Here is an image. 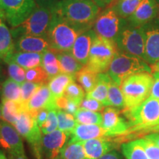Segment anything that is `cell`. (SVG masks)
<instances>
[{
    "instance_id": "cell-23",
    "label": "cell",
    "mask_w": 159,
    "mask_h": 159,
    "mask_svg": "<svg viewBox=\"0 0 159 159\" xmlns=\"http://www.w3.org/2000/svg\"><path fill=\"white\" fill-rule=\"evenodd\" d=\"M15 52L14 40L4 17L0 14V59L4 60Z\"/></svg>"
},
{
    "instance_id": "cell-48",
    "label": "cell",
    "mask_w": 159,
    "mask_h": 159,
    "mask_svg": "<svg viewBox=\"0 0 159 159\" xmlns=\"http://www.w3.org/2000/svg\"><path fill=\"white\" fill-rule=\"evenodd\" d=\"M99 159H122V158L117 151L112 150L108 152V153L105 154L104 156L99 158Z\"/></svg>"
},
{
    "instance_id": "cell-58",
    "label": "cell",
    "mask_w": 159,
    "mask_h": 159,
    "mask_svg": "<svg viewBox=\"0 0 159 159\" xmlns=\"http://www.w3.org/2000/svg\"><path fill=\"white\" fill-rule=\"evenodd\" d=\"M158 18H159V13H158Z\"/></svg>"
},
{
    "instance_id": "cell-28",
    "label": "cell",
    "mask_w": 159,
    "mask_h": 159,
    "mask_svg": "<svg viewBox=\"0 0 159 159\" xmlns=\"http://www.w3.org/2000/svg\"><path fill=\"white\" fill-rule=\"evenodd\" d=\"M0 93H1L2 99L21 102V84L16 82L11 78L6 79L2 83L0 89Z\"/></svg>"
},
{
    "instance_id": "cell-39",
    "label": "cell",
    "mask_w": 159,
    "mask_h": 159,
    "mask_svg": "<svg viewBox=\"0 0 159 159\" xmlns=\"http://www.w3.org/2000/svg\"><path fill=\"white\" fill-rule=\"evenodd\" d=\"M64 95L71 100L75 101L77 104H80L85 97V91L80 85L77 84L75 81H72L69 83L66 89Z\"/></svg>"
},
{
    "instance_id": "cell-26",
    "label": "cell",
    "mask_w": 159,
    "mask_h": 159,
    "mask_svg": "<svg viewBox=\"0 0 159 159\" xmlns=\"http://www.w3.org/2000/svg\"><path fill=\"white\" fill-rule=\"evenodd\" d=\"M57 59H58L60 68L62 73L73 75L75 77L77 72L82 69L84 66L80 63L73 56L70 51L56 52Z\"/></svg>"
},
{
    "instance_id": "cell-7",
    "label": "cell",
    "mask_w": 159,
    "mask_h": 159,
    "mask_svg": "<svg viewBox=\"0 0 159 159\" xmlns=\"http://www.w3.org/2000/svg\"><path fill=\"white\" fill-rule=\"evenodd\" d=\"M118 48L116 43L97 35L93 41L89 61L85 68L96 73H105L108 71Z\"/></svg>"
},
{
    "instance_id": "cell-29",
    "label": "cell",
    "mask_w": 159,
    "mask_h": 159,
    "mask_svg": "<svg viewBox=\"0 0 159 159\" xmlns=\"http://www.w3.org/2000/svg\"><path fill=\"white\" fill-rule=\"evenodd\" d=\"M41 66L47 71L50 79L60 73H62L61 71V68H60L59 61L56 52L52 49H49L42 53Z\"/></svg>"
},
{
    "instance_id": "cell-20",
    "label": "cell",
    "mask_w": 159,
    "mask_h": 159,
    "mask_svg": "<svg viewBox=\"0 0 159 159\" xmlns=\"http://www.w3.org/2000/svg\"><path fill=\"white\" fill-rule=\"evenodd\" d=\"M43 108L48 110L56 108L55 99L47 85H40L27 103V110L29 111H37Z\"/></svg>"
},
{
    "instance_id": "cell-54",
    "label": "cell",
    "mask_w": 159,
    "mask_h": 159,
    "mask_svg": "<svg viewBox=\"0 0 159 159\" xmlns=\"http://www.w3.org/2000/svg\"><path fill=\"white\" fill-rule=\"evenodd\" d=\"M0 159H9L7 156H6L5 152H4L3 150H2L1 149H0Z\"/></svg>"
},
{
    "instance_id": "cell-50",
    "label": "cell",
    "mask_w": 159,
    "mask_h": 159,
    "mask_svg": "<svg viewBox=\"0 0 159 159\" xmlns=\"http://www.w3.org/2000/svg\"><path fill=\"white\" fill-rule=\"evenodd\" d=\"M144 138L150 139V141L153 142L157 146L159 147V132L152 133V134H150L147 135V136H145Z\"/></svg>"
},
{
    "instance_id": "cell-34",
    "label": "cell",
    "mask_w": 159,
    "mask_h": 159,
    "mask_svg": "<svg viewBox=\"0 0 159 159\" xmlns=\"http://www.w3.org/2000/svg\"><path fill=\"white\" fill-rule=\"evenodd\" d=\"M108 102V106L114 107L119 110H122L125 108L124 97L121 87L113 80H111L109 85Z\"/></svg>"
},
{
    "instance_id": "cell-38",
    "label": "cell",
    "mask_w": 159,
    "mask_h": 159,
    "mask_svg": "<svg viewBox=\"0 0 159 159\" xmlns=\"http://www.w3.org/2000/svg\"><path fill=\"white\" fill-rule=\"evenodd\" d=\"M5 63L7 66V72L10 78L17 82L19 84H22L26 80V70L17 63L12 61H5Z\"/></svg>"
},
{
    "instance_id": "cell-9",
    "label": "cell",
    "mask_w": 159,
    "mask_h": 159,
    "mask_svg": "<svg viewBox=\"0 0 159 159\" xmlns=\"http://www.w3.org/2000/svg\"><path fill=\"white\" fill-rule=\"evenodd\" d=\"M118 50L139 57L144 60L145 39L142 27H137L128 23L122 29L116 40Z\"/></svg>"
},
{
    "instance_id": "cell-11",
    "label": "cell",
    "mask_w": 159,
    "mask_h": 159,
    "mask_svg": "<svg viewBox=\"0 0 159 159\" xmlns=\"http://www.w3.org/2000/svg\"><path fill=\"white\" fill-rule=\"evenodd\" d=\"M71 134L56 130L43 135L36 159H57L63 147L69 142Z\"/></svg>"
},
{
    "instance_id": "cell-31",
    "label": "cell",
    "mask_w": 159,
    "mask_h": 159,
    "mask_svg": "<svg viewBox=\"0 0 159 159\" xmlns=\"http://www.w3.org/2000/svg\"><path fill=\"white\" fill-rule=\"evenodd\" d=\"M98 73L89 70L85 67L81 69L75 75V79L77 80L79 84L84 89L85 92L89 93L94 88L98 77Z\"/></svg>"
},
{
    "instance_id": "cell-27",
    "label": "cell",
    "mask_w": 159,
    "mask_h": 159,
    "mask_svg": "<svg viewBox=\"0 0 159 159\" xmlns=\"http://www.w3.org/2000/svg\"><path fill=\"white\" fill-rule=\"evenodd\" d=\"M74 80H75V76L66 73H60L52 77L48 83V87L53 97L56 99L63 96L67 86Z\"/></svg>"
},
{
    "instance_id": "cell-2",
    "label": "cell",
    "mask_w": 159,
    "mask_h": 159,
    "mask_svg": "<svg viewBox=\"0 0 159 159\" xmlns=\"http://www.w3.org/2000/svg\"><path fill=\"white\" fill-rule=\"evenodd\" d=\"M122 113L128 121V134L142 136L154 133L153 128L159 125V99L149 97L144 102L134 108L122 109Z\"/></svg>"
},
{
    "instance_id": "cell-10",
    "label": "cell",
    "mask_w": 159,
    "mask_h": 159,
    "mask_svg": "<svg viewBox=\"0 0 159 159\" xmlns=\"http://www.w3.org/2000/svg\"><path fill=\"white\" fill-rule=\"evenodd\" d=\"M36 7L35 0H0V14L13 28L22 23Z\"/></svg>"
},
{
    "instance_id": "cell-17",
    "label": "cell",
    "mask_w": 159,
    "mask_h": 159,
    "mask_svg": "<svg viewBox=\"0 0 159 159\" xmlns=\"http://www.w3.org/2000/svg\"><path fill=\"white\" fill-rule=\"evenodd\" d=\"M85 151V159H99L114 150L118 144L114 142L113 137H102L82 142Z\"/></svg>"
},
{
    "instance_id": "cell-18",
    "label": "cell",
    "mask_w": 159,
    "mask_h": 159,
    "mask_svg": "<svg viewBox=\"0 0 159 159\" xmlns=\"http://www.w3.org/2000/svg\"><path fill=\"white\" fill-rule=\"evenodd\" d=\"M96 36V33L92 28L83 32L77 38L70 51L73 56L83 66L88 63L91 45Z\"/></svg>"
},
{
    "instance_id": "cell-35",
    "label": "cell",
    "mask_w": 159,
    "mask_h": 159,
    "mask_svg": "<svg viewBox=\"0 0 159 159\" xmlns=\"http://www.w3.org/2000/svg\"><path fill=\"white\" fill-rule=\"evenodd\" d=\"M142 0H118L114 5L117 13L127 19L134 13Z\"/></svg>"
},
{
    "instance_id": "cell-8",
    "label": "cell",
    "mask_w": 159,
    "mask_h": 159,
    "mask_svg": "<svg viewBox=\"0 0 159 159\" xmlns=\"http://www.w3.org/2000/svg\"><path fill=\"white\" fill-rule=\"evenodd\" d=\"M127 24V19L119 16L114 6H111L99 13L93 25V30L97 35L116 43L119 33Z\"/></svg>"
},
{
    "instance_id": "cell-30",
    "label": "cell",
    "mask_w": 159,
    "mask_h": 159,
    "mask_svg": "<svg viewBox=\"0 0 159 159\" xmlns=\"http://www.w3.org/2000/svg\"><path fill=\"white\" fill-rule=\"evenodd\" d=\"M122 152L126 159H149L138 139L122 144Z\"/></svg>"
},
{
    "instance_id": "cell-42",
    "label": "cell",
    "mask_w": 159,
    "mask_h": 159,
    "mask_svg": "<svg viewBox=\"0 0 159 159\" xmlns=\"http://www.w3.org/2000/svg\"><path fill=\"white\" fill-rule=\"evenodd\" d=\"M40 85L36 84L33 82H30V81H25L21 85V102L25 108L27 110V103L30 101V99L34 94L35 91L39 89ZM28 111V110H27Z\"/></svg>"
},
{
    "instance_id": "cell-49",
    "label": "cell",
    "mask_w": 159,
    "mask_h": 159,
    "mask_svg": "<svg viewBox=\"0 0 159 159\" xmlns=\"http://www.w3.org/2000/svg\"><path fill=\"white\" fill-rule=\"evenodd\" d=\"M93 1L101 9L108 7L109 5L113 3L114 0H93Z\"/></svg>"
},
{
    "instance_id": "cell-46",
    "label": "cell",
    "mask_w": 159,
    "mask_h": 159,
    "mask_svg": "<svg viewBox=\"0 0 159 159\" xmlns=\"http://www.w3.org/2000/svg\"><path fill=\"white\" fill-rule=\"evenodd\" d=\"M48 109H41V110L37 111L36 116H35V119H36V122L40 127V128L43 126V125L44 124V122L47 120V116H48Z\"/></svg>"
},
{
    "instance_id": "cell-6",
    "label": "cell",
    "mask_w": 159,
    "mask_h": 159,
    "mask_svg": "<svg viewBox=\"0 0 159 159\" xmlns=\"http://www.w3.org/2000/svg\"><path fill=\"white\" fill-rule=\"evenodd\" d=\"M83 33L80 30L55 15L54 12L47 34L49 49L56 52L71 51L77 38Z\"/></svg>"
},
{
    "instance_id": "cell-16",
    "label": "cell",
    "mask_w": 159,
    "mask_h": 159,
    "mask_svg": "<svg viewBox=\"0 0 159 159\" xmlns=\"http://www.w3.org/2000/svg\"><path fill=\"white\" fill-rule=\"evenodd\" d=\"M159 4L156 0H142L136 11L127 19L129 25L141 27L158 16Z\"/></svg>"
},
{
    "instance_id": "cell-3",
    "label": "cell",
    "mask_w": 159,
    "mask_h": 159,
    "mask_svg": "<svg viewBox=\"0 0 159 159\" xmlns=\"http://www.w3.org/2000/svg\"><path fill=\"white\" fill-rule=\"evenodd\" d=\"M142 72L152 73L150 66L144 60L118 50L108 70L112 80L121 86L125 79Z\"/></svg>"
},
{
    "instance_id": "cell-37",
    "label": "cell",
    "mask_w": 159,
    "mask_h": 159,
    "mask_svg": "<svg viewBox=\"0 0 159 159\" xmlns=\"http://www.w3.org/2000/svg\"><path fill=\"white\" fill-rule=\"evenodd\" d=\"M26 80L40 85L49 83L50 77L41 66L26 70Z\"/></svg>"
},
{
    "instance_id": "cell-14",
    "label": "cell",
    "mask_w": 159,
    "mask_h": 159,
    "mask_svg": "<svg viewBox=\"0 0 159 159\" xmlns=\"http://www.w3.org/2000/svg\"><path fill=\"white\" fill-rule=\"evenodd\" d=\"M144 32L145 48L144 60L149 65L159 61V18L143 26Z\"/></svg>"
},
{
    "instance_id": "cell-22",
    "label": "cell",
    "mask_w": 159,
    "mask_h": 159,
    "mask_svg": "<svg viewBox=\"0 0 159 159\" xmlns=\"http://www.w3.org/2000/svg\"><path fill=\"white\" fill-rule=\"evenodd\" d=\"M8 60L13 61L25 70H27L41 66L42 53L15 51L13 54H11L3 61L5 62V61Z\"/></svg>"
},
{
    "instance_id": "cell-12",
    "label": "cell",
    "mask_w": 159,
    "mask_h": 159,
    "mask_svg": "<svg viewBox=\"0 0 159 159\" xmlns=\"http://www.w3.org/2000/svg\"><path fill=\"white\" fill-rule=\"evenodd\" d=\"M13 126L20 134L30 145L32 150H35L41 142L42 136L36 119L29 111H24Z\"/></svg>"
},
{
    "instance_id": "cell-1",
    "label": "cell",
    "mask_w": 159,
    "mask_h": 159,
    "mask_svg": "<svg viewBox=\"0 0 159 159\" xmlns=\"http://www.w3.org/2000/svg\"><path fill=\"white\" fill-rule=\"evenodd\" d=\"M100 8L93 0H61L55 14L85 32L92 28Z\"/></svg>"
},
{
    "instance_id": "cell-52",
    "label": "cell",
    "mask_w": 159,
    "mask_h": 159,
    "mask_svg": "<svg viewBox=\"0 0 159 159\" xmlns=\"http://www.w3.org/2000/svg\"><path fill=\"white\" fill-rule=\"evenodd\" d=\"M150 68L151 70H152V74H153L155 72H159V61L153 65H151Z\"/></svg>"
},
{
    "instance_id": "cell-19",
    "label": "cell",
    "mask_w": 159,
    "mask_h": 159,
    "mask_svg": "<svg viewBox=\"0 0 159 159\" xmlns=\"http://www.w3.org/2000/svg\"><path fill=\"white\" fill-rule=\"evenodd\" d=\"M110 137L106 130L99 125L77 124L71 132L69 143L82 142L93 139Z\"/></svg>"
},
{
    "instance_id": "cell-51",
    "label": "cell",
    "mask_w": 159,
    "mask_h": 159,
    "mask_svg": "<svg viewBox=\"0 0 159 159\" xmlns=\"http://www.w3.org/2000/svg\"><path fill=\"white\" fill-rule=\"evenodd\" d=\"M9 159H27L26 157L25 154H19V155H15V156H9Z\"/></svg>"
},
{
    "instance_id": "cell-13",
    "label": "cell",
    "mask_w": 159,
    "mask_h": 159,
    "mask_svg": "<svg viewBox=\"0 0 159 159\" xmlns=\"http://www.w3.org/2000/svg\"><path fill=\"white\" fill-rule=\"evenodd\" d=\"M102 123L101 126L108 132L110 137L123 136L128 132L129 124L122 111L114 107H105L102 111Z\"/></svg>"
},
{
    "instance_id": "cell-33",
    "label": "cell",
    "mask_w": 159,
    "mask_h": 159,
    "mask_svg": "<svg viewBox=\"0 0 159 159\" xmlns=\"http://www.w3.org/2000/svg\"><path fill=\"white\" fill-rule=\"evenodd\" d=\"M74 116L77 124L101 125L102 123V115L99 112L78 108Z\"/></svg>"
},
{
    "instance_id": "cell-41",
    "label": "cell",
    "mask_w": 159,
    "mask_h": 159,
    "mask_svg": "<svg viewBox=\"0 0 159 159\" xmlns=\"http://www.w3.org/2000/svg\"><path fill=\"white\" fill-rule=\"evenodd\" d=\"M55 105L57 109L66 111L74 116L79 108V104L66 97L65 95L55 99Z\"/></svg>"
},
{
    "instance_id": "cell-43",
    "label": "cell",
    "mask_w": 159,
    "mask_h": 159,
    "mask_svg": "<svg viewBox=\"0 0 159 159\" xmlns=\"http://www.w3.org/2000/svg\"><path fill=\"white\" fill-rule=\"evenodd\" d=\"M148 155L149 159H159V147L153 142L146 138L138 139Z\"/></svg>"
},
{
    "instance_id": "cell-32",
    "label": "cell",
    "mask_w": 159,
    "mask_h": 159,
    "mask_svg": "<svg viewBox=\"0 0 159 159\" xmlns=\"http://www.w3.org/2000/svg\"><path fill=\"white\" fill-rule=\"evenodd\" d=\"M85 151L82 142H68L62 148L57 159H85Z\"/></svg>"
},
{
    "instance_id": "cell-44",
    "label": "cell",
    "mask_w": 159,
    "mask_h": 159,
    "mask_svg": "<svg viewBox=\"0 0 159 159\" xmlns=\"http://www.w3.org/2000/svg\"><path fill=\"white\" fill-rule=\"evenodd\" d=\"M105 106L102 103L93 98L85 97L79 105V108L85 110L94 111V112H101L104 110Z\"/></svg>"
},
{
    "instance_id": "cell-4",
    "label": "cell",
    "mask_w": 159,
    "mask_h": 159,
    "mask_svg": "<svg viewBox=\"0 0 159 159\" xmlns=\"http://www.w3.org/2000/svg\"><path fill=\"white\" fill-rule=\"evenodd\" d=\"M54 9L37 6L22 23L11 29L14 41L21 36L47 37V32L54 16Z\"/></svg>"
},
{
    "instance_id": "cell-56",
    "label": "cell",
    "mask_w": 159,
    "mask_h": 159,
    "mask_svg": "<svg viewBox=\"0 0 159 159\" xmlns=\"http://www.w3.org/2000/svg\"><path fill=\"white\" fill-rule=\"evenodd\" d=\"M1 119H2V114H1V106H0V122H1Z\"/></svg>"
},
{
    "instance_id": "cell-45",
    "label": "cell",
    "mask_w": 159,
    "mask_h": 159,
    "mask_svg": "<svg viewBox=\"0 0 159 159\" xmlns=\"http://www.w3.org/2000/svg\"><path fill=\"white\" fill-rule=\"evenodd\" d=\"M153 81L151 86L150 97L159 99V72H155L152 74Z\"/></svg>"
},
{
    "instance_id": "cell-24",
    "label": "cell",
    "mask_w": 159,
    "mask_h": 159,
    "mask_svg": "<svg viewBox=\"0 0 159 159\" xmlns=\"http://www.w3.org/2000/svg\"><path fill=\"white\" fill-rule=\"evenodd\" d=\"M111 80L112 79L109 76L108 73H99L94 88L90 92L87 93L85 97L96 99L102 103L105 107L108 106V94Z\"/></svg>"
},
{
    "instance_id": "cell-5",
    "label": "cell",
    "mask_w": 159,
    "mask_h": 159,
    "mask_svg": "<svg viewBox=\"0 0 159 159\" xmlns=\"http://www.w3.org/2000/svg\"><path fill=\"white\" fill-rule=\"evenodd\" d=\"M153 76L152 73L142 72L125 79L121 85L125 108L139 106L150 97Z\"/></svg>"
},
{
    "instance_id": "cell-40",
    "label": "cell",
    "mask_w": 159,
    "mask_h": 159,
    "mask_svg": "<svg viewBox=\"0 0 159 159\" xmlns=\"http://www.w3.org/2000/svg\"><path fill=\"white\" fill-rule=\"evenodd\" d=\"M58 128V119H57V109L52 108L49 109L47 116V120L41 128V130L42 134L46 135L49 133L53 132Z\"/></svg>"
},
{
    "instance_id": "cell-55",
    "label": "cell",
    "mask_w": 159,
    "mask_h": 159,
    "mask_svg": "<svg viewBox=\"0 0 159 159\" xmlns=\"http://www.w3.org/2000/svg\"><path fill=\"white\" fill-rule=\"evenodd\" d=\"M153 130H154V133L159 132V125H158V126H156V127H155V128H153Z\"/></svg>"
},
{
    "instance_id": "cell-25",
    "label": "cell",
    "mask_w": 159,
    "mask_h": 159,
    "mask_svg": "<svg viewBox=\"0 0 159 159\" xmlns=\"http://www.w3.org/2000/svg\"><path fill=\"white\" fill-rule=\"evenodd\" d=\"M2 119L5 122L14 125L19 119L20 114L24 111H27L21 102L8 99H2L1 102Z\"/></svg>"
},
{
    "instance_id": "cell-53",
    "label": "cell",
    "mask_w": 159,
    "mask_h": 159,
    "mask_svg": "<svg viewBox=\"0 0 159 159\" xmlns=\"http://www.w3.org/2000/svg\"><path fill=\"white\" fill-rule=\"evenodd\" d=\"M4 80V74H3V69H2V66L1 64H0V89H1L2 84L5 80Z\"/></svg>"
},
{
    "instance_id": "cell-57",
    "label": "cell",
    "mask_w": 159,
    "mask_h": 159,
    "mask_svg": "<svg viewBox=\"0 0 159 159\" xmlns=\"http://www.w3.org/2000/svg\"><path fill=\"white\" fill-rule=\"evenodd\" d=\"M156 1H157V2H158V3L159 4V0H156Z\"/></svg>"
},
{
    "instance_id": "cell-36",
    "label": "cell",
    "mask_w": 159,
    "mask_h": 159,
    "mask_svg": "<svg viewBox=\"0 0 159 159\" xmlns=\"http://www.w3.org/2000/svg\"><path fill=\"white\" fill-rule=\"evenodd\" d=\"M57 119H58V130L71 134L77 122L74 115L62 110L57 109Z\"/></svg>"
},
{
    "instance_id": "cell-47",
    "label": "cell",
    "mask_w": 159,
    "mask_h": 159,
    "mask_svg": "<svg viewBox=\"0 0 159 159\" xmlns=\"http://www.w3.org/2000/svg\"><path fill=\"white\" fill-rule=\"evenodd\" d=\"M37 6L53 9L56 7L61 0H35Z\"/></svg>"
},
{
    "instance_id": "cell-21",
    "label": "cell",
    "mask_w": 159,
    "mask_h": 159,
    "mask_svg": "<svg viewBox=\"0 0 159 159\" xmlns=\"http://www.w3.org/2000/svg\"><path fill=\"white\" fill-rule=\"evenodd\" d=\"M15 51L43 53L49 49L47 37L21 36L14 41Z\"/></svg>"
},
{
    "instance_id": "cell-15",
    "label": "cell",
    "mask_w": 159,
    "mask_h": 159,
    "mask_svg": "<svg viewBox=\"0 0 159 159\" xmlns=\"http://www.w3.org/2000/svg\"><path fill=\"white\" fill-rule=\"evenodd\" d=\"M0 148L9 156L25 153L21 136L13 125L2 120L0 122Z\"/></svg>"
}]
</instances>
